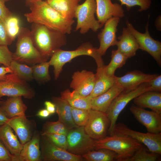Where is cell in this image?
<instances>
[{
  "instance_id": "6da1fadb",
  "label": "cell",
  "mask_w": 161,
  "mask_h": 161,
  "mask_svg": "<svg viewBox=\"0 0 161 161\" xmlns=\"http://www.w3.org/2000/svg\"><path fill=\"white\" fill-rule=\"evenodd\" d=\"M29 4L31 11L24 15L28 22L41 24L65 34L71 32L74 19L65 18L45 1L39 0Z\"/></svg>"
},
{
  "instance_id": "7a4b0ae2",
  "label": "cell",
  "mask_w": 161,
  "mask_h": 161,
  "mask_svg": "<svg viewBox=\"0 0 161 161\" xmlns=\"http://www.w3.org/2000/svg\"><path fill=\"white\" fill-rule=\"evenodd\" d=\"M30 31L35 47L47 60L56 51L66 44V34L42 24L32 23Z\"/></svg>"
},
{
  "instance_id": "3957f363",
  "label": "cell",
  "mask_w": 161,
  "mask_h": 161,
  "mask_svg": "<svg viewBox=\"0 0 161 161\" xmlns=\"http://www.w3.org/2000/svg\"><path fill=\"white\" fill-rule=\"evenodd\" d=\"M86 55L92 57L95 60L97 68L105 65L102 56L98 52L97 48L88 42L81 44L76 49L71 51L59 49L56 51L49 61L50 66L54 68V78L57 80L62 70L63 66L74 58L79 56Z\"/></svg>"
},
{
  "instance_id": "277c9868",
  "label": "cell",
  "mask_w": 161,
  "mask_h": 161,
  "mask_svg": "<svg viewBox=\"0 0 161 161\" xmlns=\"http://www.w3.org/2000/svg\"><path fill=\"white\" fill-rule=\"evenodd\" d=\"M94 145L95 149L106 148L114 151L118 155L117 161H125L143 145L130 137L114 134L94 140Z\"/></svg>"
},
{
  "instance_id": "5b68a950",
  "label": "cell",
  "mask_w": 161,
  "mask_h": 161,
  "mask_svg": "<svg viewBox=\"0 0 161 161\" xmlns=\"http://www.w3.org/2000/svg\"><path fill=\"white\" fill-rule=\"evenodd\" d=\"M16 49L13 53V60L31 65L47 61L35 47L28 28L22 27L17 36Z\"/></svg>"
},
{
  "instance_id": "8992f818",
  "label": "cell",
  "mask_w": 161,
  "mask_h": 161,
  "mask_svg": "<svg viewBox=\"0 0 161 161\" xmlns=\"http://www.w3.org/2000/svg\"><path fill=\"white\" fill-rule=\"evenodd\" d=\"M148 91L150 90L147 82L133 90L129 91L123 90L115 98L106 112L110 121L108 130L110 135L114 134V129L118 117L127 104L142 93Z\"/></svg>"
},
{
  "instance_id": "52a82bcc",
  "label": "cell",
  "mask_w": 161,
  "mask_h": 161,
  "mask_svg": "<svg viewBox=\"0 0 161 161\" xmlns=\"http://www.w3.org/2000/svg\"><path fill=\"white\" fill-rule=\"evenodd\" d=\"M96 10L95 0H86L82 4H79L75 12V18L77 19L75 31L80 30V33L84 34L90 30L96 32L101 28L95 17Z\"/></svg>"
},
{
  "instance_id": "ba28073f",
  "label": "cell",
  "mask_w": 161,
  "mask_h": 161,
  "mask_svg": "<svg viewBox=\"0 0 161 161\" xmlns=\"http://www.w3.org/2000/svg\"><path fill=\"white\" fill-rule=\"evenodd\" d=\"M114 134L130 137L146 146L150 152L161 154V133H143L133 130L122 123L116 124Z\"/></svg>"
},
{
  "instance_id": "9c48e42d",
  "label": "cell",
  "mask_w": 161,
  "mask_h": 161,
  "mask_svg": "<svg viewBox=\"0 0 161 161\" xmlns=\"http://www.w3.org/2000/svg\"><path fill=\"white\" fill-rule=\"evenodd\" d=\"M35 92L27 81L20 78L14 72L7 74L5 79L0 81V99L3 96H21L30 99Z\"/></svg>"
},
{
  "instance_id": "30bf717a",
  "label": "cell",
  "mask_w": 161,
  "mask_h": 161,
  "mask_svg": "<svg viewBox=\"0 0 161 161\" xmlns=\"http://www.w3.org/2000/svg\"><path fill=\"white\" fill-rule=\"evenodd\" d=\"M127 28L135 38L139 45V49L145 51L151 55L158 65L161 66V42L153 39L150 35L148 30L149 23L145 27L144 33L136 29L128 20L126 22Z\"/></svg>"
},
{
  "instance_id": "8fae6325",
  "label": "cell",
  "mask_w": 161,
  "mask_h": 161,
  "mask_svg": "<svg viewBox=\"0 0 161 161\" xmlns=\"http://www.w3.org/2000/svg\"><path fill=\"white\" fill-rule=\"evenodd\" d=\"M67 151L76 155H82L95 149L94 140L85 131L83 126L69 130L67 135Z\"/></svg>"
},
{
  "instance_id": "7c38bea8",
  "label": "cell",
  "mask_w": 161,
  "mask_h": 161,
  "mask_svg": "<svg viewBox=\"0 0 161 161\" xmlns=\"http://www.w3.org/2000/svg\"><path fill=\"white\" fill-rule=\"evenodd\" d=\"M110 125V121L106 113L91 109L84 127L87 134L93 139L97 140L106 136Z\"/></svg>"
},
{
  "instance_id": "4fadbf2b",
  "label": "cell",
  "mask_w": 161,
  "mask_h": 161,
  "mask_svg": "<svg viewBox=\"0 0 161 161\" xmlns=\"http://www.w3.org/2000/svg\"><path fill=\"white\" fill-rule=\"evenodd\" d=\"M40 140L41 160L44 161H81V155L71 153L56 146L44 137Z\"/></svg>"
},
{
  "instance_id": "5bb4252c",
  "label": "cell",
  "mask_w": 161,
  "mask_h": 161,
  "mask_svg": "<svg viewBox=\"0 0 161 161\" xmlns=\"http://www.w3.org/2000/svg\"><path fill=\"white\" fill-rule=\"evenodd\" d=\"M120 18L112 17L108 19L104 24V27L97 35L100 46L97 48V50L101 56L105 55L109 47L116 45L117 41L116 33Z\"/></svg>"
},
{
  "instance_id": "9a60e30c",
  "label": "cell",
  "mask_w": 161,
  "mask_h": 161,
  "mask_svg": "<svg viewBox=\"0 0 161 161\" xmlns=\"http://www.w3.org/2000/svg\"><path fill=\"white\" fill-rule=\"evenodd\" d=\"M130 110L136 120L146 128L148 132L153 134L161 132V114L134 105L130 107Z\"/></svg>"
},
{
  "instance_id": "2e32d148",
  "label": "cell",
  "mask_w": 161,
  "mask_h": 161,
  "mask_svg": "<svg viewBox=\"0 0 161 161\" xmlns=\"http://www.w3.org/2000/svg\"><path fill=\"white\" fill-rule=\"evenodd\" d=\"M6 123L15 132L22 145L32 138L36 131L35 121L28 119L25 115L9 118Z\"/></svg>"
},
{
  "instance_id": "e0dca14e",
  "label": "cell",
  "mask_w": 161,
  "mask_h": 161,
  "mask_svg": "<svg viewBox=\"0 0 161 161\" xmlns=\"http://www.w3.org/2000/svg\"><path fill=\"white\" fill-rule=\"evenodd\" d=\"M70 88L79 95L83 97L89 96L94 88L95 80V74L91 71L83 70L74 73Z\"/></svg>"
},
{
  "instance_id": "ac0fdd59",
  "label": "cell",
  "mask_w": 161,
  "mask_h": 161,
  "mask_svg": "<svg viewBox=\"0 0 161 161\" xmlns=\"http://www.w3.org/2000/svg\"><path fill=\"white\" fill-rule=\"evenodd\" d=\"M159 75L157 74H150L135 70L128 72L123 76H115L116 83L120 85L126 91L136 89L141 84L148 82Z\"/></svg>"
},
{
  "instance_id": "d6986e66",
  "label": "cell",
  "mask_w": 161,
  "mask_h": 161,
  "mask_svg": "<svg viewBox=\"0 0 161 161\" xmlns=\"http://www.w3.org/2000/svg\"><path fill=\"white\" fill-rule=\"evenodd\" d=\"M96 14L97 20L102 27L106 21L112 17L120 18L125 16L122 5L117 3H113L111 0H95Z\"/></svg>"
},
{
  "instance_id": "ffe728a7",
  "label": "cell",
  "mask_w": 161,
  "mask_h": 161,
  "mask_svg": "<svg viewBox=\"0 0 161 161\" xmlns=\"http://www.w3.org/2000/svg\"><path fill=\"white\" fill-rule=\"evenodd\" d=\"M41 134L36 131L32 138L23 145L16 161H41Z\"/></svg>"
},
{
  "instance_id": "44dd1931",
  "label": "cell",
  "mask_w": 161,
  "mask_h": 161,
  "mask_svg": "<svg viewBox=\"0 0 161 161\" xmlns=\"http://www.w3.org/2000/svg\"><path fill=\"white\" fill-rule=\"evenodd\" d=\"M123 90L116 83L104 93L91 99V109L106 113L114 100Z\"/></svg>"
},
{
  "instance_id": "7402d4cb",
  "label": "cell",
  "mask_w": 161,
  "mask_h": 161,
  "mask_svg": "<svg viewBox=\"0 0 161 161\" xmlns=\"http://www.w3.org/2000/svg\"><path fill=\"white\" fill-rule=\"evenodd\" d=\"M0 140L13 156V161H16L23 145L18 141L12 128L6 123L0 126Z\"/></svg>"
},
{
  "instance_id": "603a6c76",
  "label": "cell",
  "mask_w": 161,
  "mask_h": 161,
  "mask_svg": "<svg viewBox=\"0 0 161 161\" xmlns=\"http://www.w3.org/2000/svg\"><path fill=\"white\" fill-rule=\"evenodd\" d=\"M135 105L143 108H148L161 114V92L148 91L145 92L133 100Z\"/></svg>"
},
{
  "instance_id": "cb8c5ba5",
  "label": "cell",
  "mask_w": 161,
  "mask_h": 161,
  "mask_svg": "<svg viewBox=\"0 0 161 161\" xmlns=\"http://www.w3.org/2000/svg\"><path fill=\"white\" fill-rule=\"evenodd\" d=\"M116 45L117 49L128 58L134 56L138 49V44L134 35L128 28L123 27L121 35L118 38Z\"/></svg>"
},
{
  "instance_id": "d4e9b609",
  "label": "cell",
  "mask_w": 161,
  "mask_h": 161,
  "mask_svg": "<svg viewBox=\"0 0 161 161\" xmlns=\"http://www.w3.org/2000/svg\"><path fill=\"white\" fill-rule=\"evenodd\" d=\"M105 66L97 69L95 86L92 92L88 96L91 99L104 93L116 83V76H110L107 75L105 71Z\"/></svg>"
},
{
  "instance_id": "484cf974",
  "label": "cell",
  "mask_w": 161,
  "mask_h": 161,
  "mask_svg": "<svg viewBox=\"0 0 161 161\" xmlns=\"http://www.w3.org/2000/svg\"><path fill=\"white\" fill-rule=\"evenodd\" d=\"M52 99L55 106L58 120L63 123L70 130L78 127L73 121L71 106L67 101L61 97H54Z\"/></svg>"
},
{
  "instance_id": "4316f807",
  "label": "cell",
  "mask_w": 161,
  "mask_h": 161,
  "mask_svg": "<svg viewBox=\"0 0 161 161\" xmlns=\"http://www.w3.org/2000/svg\"><path fill=\"white\" fill-rule=\"evenodd\" d=\"M0 106L9 118L24 115L27 107L22 100V96L9 97L0 103Z\"/></svg>"
},
{
  "instance_id": "83f0119b",
  "label": "cell",
  "mask_w": 161,
  "mask_h": 161,
  "mask_svg": "<svg viewBox=\"0 0 161 161\" xmlns=\"http://www.w3.org/2000/svg\"><path fill=\"white\" fill-rule=\"evenodd\" d=\"M82 0H46L51 7L65 18L73 19L76 9Z\"/></svg>"
},
{
  "instance_id": "f1b7e54d",
  "label": "cell",
  "mask_w": 161,
  "mask_h": 161,
  "mask_svg": "<svg viewBox=\"0 0 161 161\" xmlns=\"http://www.w3.org/2000/svg\"><path fill=\"white\" fill-rule=\"evenodd\" d=\"M61 97L67 101L71 106L81 109H91V100L88 96H82L67 89L61 92Z\"/></svg>"
},
{
  "instance_id": "f546056e",
  "label": "cell",
  "mask_w": 161,
  "mask_h": 161,
  "mask_svg": "<svg viewBox=\"0 0 161 161\" xmlns=\"http://www.w3.org/2000/svg\"><path fill=\"white\" fill-rule=\"evenodd\" d=\"M84 160L87 161H117L118 155L114 151L106 148L90 151L82 155Z\"/></svg>"
},
{
  "instance_id": "4dcf8cb0",
  "label": "cell",
  "mask_w": 161,
  "mask_h": 161,
  "mask_svg": "<svg viewBox=\"0 0 161 161\" xmlns=\"http://www.w3.org/2000/svg\"><path fill=\"white\" fill-rule=\"evenodd\" d=\"M111 57L110 62L107 65H105L104 69L107 75L114 76L116 69L122 67L128 58L117 49L112 51Z\"/></svg>"
},
{
  "instance_id": "1f68e13d",
  "label": "cell",
  "mask_w": 161,
  "mask_h": 161,
  "mask_svg": "<svg viewBox=\"0 0 161 161\" xmlns=\"http://www.w3.org/2000/svg\"><path fill=\"white\" fill-rule=\"evenodd\" d=\"M10 68L13 72L22 80L27 81H31L34 79L32 66L13 60Z\"/></svg>"
},
{
  "instance_id": "d6a6232c",
  "label": "cell",
  "mask_w": 161,
  "mask_h": 161,
  "mask_svg": "<svg viewBox=\"0 0 161 161\" xmlns=\"http://www.w3.org/2000/svg\"><path fill=\"white\" fill-rule=\"evenodd\" d=\"M50 66L49 61H45L32 65V74L34 79L40 82L49 81L51 79L49 73Z\"/></svg>"
},
{
  "instance_id": "836d02e7",
  "label": "cell",
  "mask_w": 161,
  "mask_h": 161,
  "mask_svg": "<svg viewBox=\"0 0 161 161\" xmlns=\"http://www.w3.org/2000/svg\"><path fill=\"white\" fill-rule=\"evenodd\" d=\"M69 130L59 120L55 122L47 121L43 125L41 135L47 133H54L67 135Z\"/></svg>"
},
{
  "instance_id": "e575fe53",
  "label": "cell",
  "mask_w": 161,
  "mask_h": 161,
  "mask_svg": "<svg viewBox=\"0 0 161 161\" xmlns=\"http://www.w3.org/2000/svg\"><path fill=\"white\" fill-rule=\"evenodd\" d=\"M158 154L151 152H148L143 145L131 157L125 161H156L158 158Z\"/></svg>"
},
{
  "instance_id": "d590c367",
  "label": "cell",
  "mask_w": 161,
  "mask_h": 161,
  "mask_svg": "<svg viewBox=\"0 0 161 161\" xmlns=\"http://www.w3.org/2000/svg\"><path fill=\"white\" fill-rule=\"evenodd\" d=\"M5 24L8 35L13 42L17 37L21 28L19 20L18 17L13 15L6 20Z\"/></svg>"
},
{
  "instance_id": "8d00e7d4",
  "label": "cell",
  "mask_w": 161,
  "mask_h": 161,
  "mask_svg": "<svg viewBox=\"0 0 161 161\" xmlns=\"http://www.w3.org/2000/svg\"><path fill=\"white\" fill-rule=\"evenodd\" d=\"M72 117L75 124L78 126L86 125L88 119L89 110L71 107Z\"/></svg>"
},
{
  "instance_id": "74e56055",
  "label": "cell",
  "mask_w": 161,
  "mask_h": 161,
  "mask_svg": "<svg viewBox=\"0 0 161 161\" xmlns=\"http://www.w3.org/2000/svg\"><path fill=\"white\" fill-rule=\"evenodd\" d=\"M41 135L44 137L56 146L67 150V141L66 135L59 134L47 133Z\"/></svg>"
},
{
  "instance_id": "f35d334b",
  "label": "cell",
  "mask_w": 161,
  "mask_h": 161,
  "mask_svg": "<svg viewBox=\"0 0 161 161\" xmlns=\"http://www.w3.org/2000/svg\"><path fill=\"white\" fill-rule=\"evenodd\" d=\"M121 5H124L129 11L131 7L135 6L139 7L138 11L141 12L145 11L150 8L151 4V0H118Z\"/></svg>"
},
{
  "instance_id": "ab89813d",
  "label": "cell",
  "mask_w": 161,
  "mask_h": 161,
  "mask_svg": "<svg viewBox=\"0 0 161 161\" xmlns=\"http://www.w3.org/2000/svg\"><path fill=\"white\" fill-rule=\"evenodd\" d=\"M7 45L0 44V65L10 67L13 60V54L8 49Z\"/></svg>"
},
{
  "instance_id": "60d3db41",
  "label": "cell",
  "mask_w": 161,
  "mask_h": 161,
  "mask_svg": "<svg viewBox=\"0 0 161 161\" xmlns=\"http://www.w3.org/2000/svg\"><path fill=\"white\" fill-rule=\"evenodd\" d=\"M12 42L7 33L5 23L0 19V44L8 46Z\"/></svg>"
},
{
  "instance_id": "b9f144b4",
  "label": "cell",
  "mask_w": 161,
  "mask_h": 161,
  "mask_svg": "<svg viewBox=\"0 0 161 161\" xmlns=\"http://www.w3.org/2000/svg\"><path fill=\"white\" fill-rule=\"evenodd\" d=\"M6 0H0V19L4 23L10 17L13 15L12 13L6 7Z\"/></svg>"
},
{
  "instance_id": "7bdbcfd3",
  "label": "cell",
  "mask_w": 161,
  "mask_h": 161,
  "mask_svg": "<svg viewBox=\"0 0 161 161\" xmlns=\"http://www.w3.org/2000/svg\"><path fill=\"white\" fill-rule=\"evenodd\" d=\"M13 157L0 140V161H13Z\"/></svg>"
},
{
  "instance_id": "ee69618b",
  "label": "cell",
  "mask_w": 161,
  "mask_h": 161,
  "mask_svg": "<svg viewBox=\"0 0 161 161\" xmlns=\"http://www.w3.org/2000/svg\"><path fill=\"white\" fill-rule=\"evenodd\" d=\"M150 91L161 92V75H158L147 82Z\"/></svg>"
},
{
  "instance_id": "f6af8a7d",
  "label": "cell",
  "mask_w": 161,
  "mask_h": 161,
  "mask_svg": "<svg viewBox=\"0 0 161 161\" xmlns=\"http://www.w3.org/2000/svg\"><path fill=\"white\" fill-rule=\"evenodd\" d=\"M11 72H13V71L9 67H0V81L5 79L7 75Z\"/></svg>"
},
{
  "instance_id": "bcb514c9",
  "label": "cell",
  "mask_w": 161,
  "mask_h": 161,
  "mask_svg": "<svg viewBox=\"0 0 161 161\" xmlns=\"http://www.w3.org/2000/svg\"><path fill=\"white\" fill-rule=\"evenodd\" d=\"M46 109L51 114L56 112V107L55 104L50 101H46L44 102Z\"/></svg>"
},
{
  "instance_id": "7dc6e473",
  "label": "cell",
  "mask_w": 161,
  "mask_h": 161,
  "mask_svg": "<svg viewBox=\"0 0 161 161\" xmlns=\"http://www.w3.org/2000/svg\"><path fill=\"white\" fill-rule=\"evenodd\" d=\"M9 119L0 106V126L6 123Z\"/></svg>"
},
{
  "instance_id": "c3c4849f",
  "label": "cell",
  "mask_w": 161,
  "mask_h": 161,
  "mask_svg": "<svg viewBox=\"0 0 161 161\" xmlns=\"http://www.w3.org/2000/svg\"><path fill=\"white\" fill-rule=\"evenodd\" d=\"M50 114L46 109H43L39 110L36 115L42 118H46L49 117Z\"/></svg>"
},
{
  "instance_id": "681fc988",
  "label": "cell",
  "mask_w": 161,
  "mask_h": 161,
  "mask_svg": "<svg viewBox=\"0 0 161 161\" xmlns=\"http://www.w3.org/2000/svg\"><path fill=\"white\" fill-rule=\"evenodd\" d=\"M155 26L157 30L159 31L161 30V16H158L155 21Z\"/></svg>"
},
{
  "instance_id": "f907efd6",
  "label": "cell",
  "mask_w": 161,
  "mask_h": 161,
  "mask_svg": "<svg viewBox=\"0 0 161 161\" xmlns=\"http://www.w3.org/2000/svg\"><path fill=\"white\" fill-rule=\"evenodd\" d=\"M27 3L28 4H29L38 1L39 0H25Z\"/></svg>"
},
{
  "instance_id": "816d5d0a",
  "label": "cell",
  "mask_w": 161,
  "mask_h": 161,
  "mask_svg": "<svg viewBox=\"0 0 161 161\" xmlns=\"http://www.w3.org/2000/svg\"><path fill=\"white\" fill-rule=\"evenodd\" d=\"M10 0H6V2Z\"/></svg>"
},
{
  "instance_id": "f5cc1de1",
  "label": "cell",
  "mask_w": 161,
  "mask_h": 161,
  "mask_svg": "<svg viewBox=\"0 0 161 161\" xmlns=\"http://www.w3.org/2000/svg\"><path fill=\"white\" fill-rule=\"evenodd\" d=\"M2 101L0 100V103H1Z\"/></svg>"
}]
</instances>
